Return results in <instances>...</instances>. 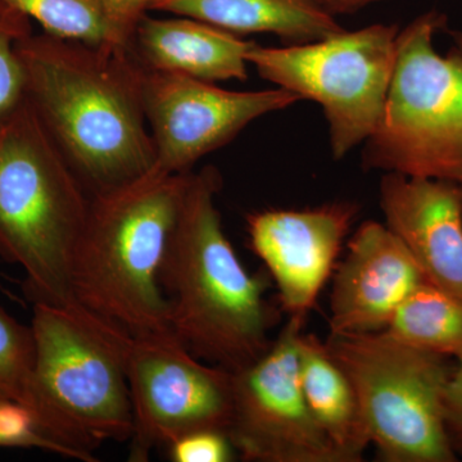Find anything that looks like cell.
I'll use <instances>...</instances> for the list:
<instances>
[{"label": "cell", "instance_id": "cell-13", "mask_svg": "<svg viewBox=\"0 0 462 462\" xmlns=\"http://www.w3.org/2000/svg\"><path fill=\"white\" fill-rule=\"evenodd\" d=\"M334 272L329 337L384 330L404 300L428 282L402 240L373 220L355 231Z\"/></svg>", "mask_w": 462, "mask_h": 462}, {"label": "cell", "instance_id": "cell-14", "mask_svg": "<svg viewBox=\"0 0 462 462\" xmlns=\"http://www.w3.org/2000/svg\"><path fill=\"white\" fill-rule=\"evenodd\" d=\"M385 225L425 279L462 300V205L458 184L388 172L380 181Z\"/></svg>", "mask_w": 462, "mask_h": 462}, {"label": "cell", "instance_id": "cell-8", "mask_svg": "<svg viewBox=\"0 0 462 462\" xmlns=\"http://www.w3.org/2000/svg\"><path fill=\"white\" fill-rule=\"evenodd\" d=\"M398 32L397 25L376 23L287 47L254 44L248 62L264 80L321 106L331 153L342 160L378 126L393 74Z\"/></svg>", "mask_w": 462, "mask_h": 462}, {"label": "cell", "instance_id": "cell-10", "mask_svg": "<svg viewBox=\"0 0 462 462\" xmlns=\"http://www.w3.org/2000/svg\"><path fill=\"white\" fill-rule=\"evenodd\" d=\"M305 320L287 324L260 358L233 373L227 437L245 461L348 462L307 406L298 375Z\"/></svg>", "mask_w": 462, "mask_h": 462}, {"label": "cell", "instance_id": "cell-3", "mask_svg": "<svg viewBox=\"0 0 462 462\" xmlns=\"http://www.w3.org/2000/svg\"><path fill=\"white\" fill-rule=\"evenodd\" d=\"M190 172L154 167L138 180L91 196L72 258V296L132 336L173 333L161 273Z\"/></svg>", "mask_w": 462, "mask_h": 462}, {"label": "cell", "instance_id": "cell-9", "mask_svg": "<svg viewBox=\"0 0 462 462\" xmlns=\"http://www.w3.org/2000/svg\"><path fill=\"white\" fill-rule=\"evenodd\" d=\"M125 356L133 407L130 461H148L157 447L194 431L227 434L233 373L196 357L173 333L130 334Z\"/></svg>", "mask_w": 462, "mask_h": 462}, {"label": "cell", "instance_id": "cell-19", "mask_svg": "<svg viewBox=\"0 0 462 462\" xmlns=\"http://www.w3.org/2000/svg\"><path fill=\"white\" fill-rule=\"evenodd\" d=\"M17 9L57 38L114 45V32L102 0H0ZM121 48V47H118Z\"/></svg>", "mask_w": 462, "mask_h": 462}, {"label": "cell", "instance_id": "cell-5", "mask_svg": "<svg viewBox=\"0 0 462 462\" xmlns=\"http://www.w3.org/2000/svg\"><path fill=\"white\" fill-rule=\"evenodd\" d=\"M91 196L29 105L0 129V258L32 303L72 300L71 264Z\"/></svg>", "mask_w": 462, "mask_h": 462}, {"label": "cell", "instance_id": "cell-27", "mask_svg": "<svg viewBox=\"0 0 462 462\" xmlns=\"http://www.w3.org/2000/svg\"><path fill=\"white\" fill-rule=\"evenodd\" d=\"M455 45L452 47V51H455L456 56L458 57L462 65V32H455L454 35Z\"/></svg>", "mask_w": 462, "mask_h": 462}, {"label": "cell", "instance_id": "cell-17", "mask_svg": "<svg viewBox=\"0 0 462 462\" xmlns=\"http://www.w3.org/2000/svg\"><path fill=\"white\" fill-rule=\"evenodd\" d=\"M298 375L315 420L348 462L363 461L370 442L360 401L351 379L314 334H300Z\"/></svg>", "mask_w": 462, "mask_h": 462}, {"label": "cell", "instance_id": "cell-7", "mask_svg": "<svg viewBox=\"0 0 462 462\" xmlns=\"http://www.w3.org/2000/svg\"><path fill=\"white\" fill-rule=\"evenodd\" d=\"M328 351L357 393L370 442L385 462H455L443 416L454 366L384 331L329 337Z\"/></svg>", "mask_w": 462, "mask_h": 462}, {"label": "cell", "instance_id": "cell-2", "mask_svg": "<svg viewBox=\"0 0 462 462\" xmlns=\"http://www.w3.org/2000/svg\"><path fill=\"white\" fill-rule=\"evenodd\" d=\"M220 188L215 167L190 172L161 282L173 334L196 357L236 373L272 346L276 312L266 281L248 273L225 234Z\"/></svg>", "mask_w": 462, "mask_h": 462}, {"label": "cell", "instance_id": "cell-28", "mask_svg": "<svg viewBox=\"0 0 462 462\" xmlns=\"http://www.w3.org/2000/svg\"><path fill=\"white\" fill-rule=\"evenodd\" d=\"M458 188H460V194H461V205H462V182H461V184H458Z\"/></svg>", "mask_w": 462, "mask_h": 462}, {"label": "cell", "instance_id": "cell-4", "mask_svg": "<svg viewBox=\"0 0 462 462\" xmlns=\"http://www.w3.org/2000/svg\"><path fill=\"white\" fill-rule=\"evenodd\" d=\"M36 396L45 430L72 460L96 462L102 443L133 434L127 383L130 333L94 314L75 298L32 303Z\"/></svg>", "mask_w": 462, "mask_h": 462}, {"label": "cell", "instance_id": "cell-1", "mask_svg": "<svg viewBox=\"0 0 462 462\" xmlns=\"http://www.w3.org/2000/svg\"><path fill=\"white\" fill-rule=\"evenodd\" d=\"M18 51L27 102L90 196L156 167L143 67L129 50L32 32Z\"/></svg>", "mask_w": 462, "mask_h": 462}, {"label": "cell", "instance_id": "cell-24", "mask_svg": "<svg viewBox=\"0 0 462 462\" xmlns=\"http://www.w3.org/2000/svg\"><path fill=\"white\" fill-rule=\"evenodd\" d=\"M118 47L129 50L134 32L157 0H102Z\"/></svg>", "mask_w": 462, "mask_h": 462}, {"label": "cell", "instance_id": "cell-21", "mask_svg": "<svg viewBox=\"0 0 462 462\" xmlns=\"http://www.w3.org/2000/svg\"><path fill=\"white\" fill-rule=\"evenodd\" d=\"M32 21L0 2V129L26 102V76L20 42L32 33Z\"/></svg>", "mask_w": 462, "mask_h": 462}, {"label": "cell", "instance_id": "cell-18", "mask_svg": "<svg viewBox=\"0 0 462 462\" xmlns=\"http://www.w3.org/2000/svg\"><path fill=\"white\" fill-rule=\"evenodd\" d=\"M385 334L413 348L443 357L462 356V300L430 282L398 307Z\"/></svg>", "mask_w": 462, "mask_h": 462}, {"label": "cell", "instance_id": "cell-22", "mask_svg": "<svg viewBox=\"0 0 462 462\" xmlns=\"http://www.w3.org/2000/svg\"><path fill=\"white\" fill-rule=\"evenodd\" d=\"M0 447L36 448L71 458L65 447L44 430L41 421L23 404L0 396Z\"/></svg>", "mask_w": 462, "mask_h": 462}, {"label": "cell", "instance_id": "cell-15", "mask_svg": "<svg viewBox=\"0 0 462 462\" xmlns=\"http://www.w3.org/2000/svg\"><path fill=\"white\" fill-rule=\"evenodd\" d=\"M256 42L194 18L144 16L129 51L143 69L216 83L247 80L248 53Z\"/></svg>", "mask_w": 462, "mask_h": 462}, {"label": "cell", "instance_id": "cell-16", "mask_svg": "<svg viewBox=\"0 0 462 462\" xmlns=\"http://www.w3.org/2000/svg\"><path fill=\"white\" fill-rule=\"evenodd\" d=\"M152 11L194 18L236 35L273 33L288 44L320 41L345 30L336 17L306 0H157Z\"/></svg>", "mask_w": 462, "mask_h": 462}, {"label": "cell", "instance_id": "cell-26", "mask_svg": "<svg viewBox=\"0 0 462 462\" xmlns=\"http://www.w3.org/2000/svg\"><path fill=\"white\" fill-rule=\"evenodd\" d=\"M324 14L336 17L337 14H354L361 9L385 2V0H306Z\"/></svg>", "mask_w": 462, "mask_h": 462}, {"label": "cell", "instance_id": "cell-6", "mask_svg": "<svg viewBox=\"0 0 462 462\" xmlns=\"http://www.w3.org/2000/svg\"><path fill=\"white\" fill-rule=\"evenodd\" d=\"M446 17L428 12L398 32L396 60L375 132L365 142L367 170L462 182V65L434 48Z\"/></svg>", "mask_w": 462, "mask_h": 462}, {"label": "cell", "instance_id": "cell-12", "mask_svg": "<svg viewBox=\"0 0 462 462\" xmlns=\"http://www.w3.org/2000/svg\"><path fill=\"white\" fill-rule=\"evenodd\" d=\"M358 214L352 202L263 209L247 217L249 245L266 266L289 318L305 320L337 267Z\"/></svg>", "mask_w": 462, "mask_h": 462}, {"label": "cell", "instance_id": "cell-23", "mask_svg": "<svg viewBox=\"0 0 462 462\" xmlns=\"http://www.w3.org/2000/svg\"><path fill=\"white\" fill-rule=\"evenodd\" d=\"M236 452L227 434L217 430L194 431L169 446L173 462H230Z\"/></svg>", "mask_w": 462, "mask_h": 462}, {"label": "cell", "instance_id": "cell-11", "mask_svg": "<svg viewBox=\"0 0 462 462\" xmlns=\"http://www.w3.org/2000/svg\"><path fill=\"white\" fill-rule=\"evenodd\" d=\"M142 94L156 169L167 173L190 172L200 158L233 141L252 121L300 100L282 88L231 91L189 76L145 69Z\"/></svg>", "mask_w": 462, "mask_h": 462}, {"label": "cell", "instance_id": "cell-25", "mask_svg": "<svg viewBox=\"0 0 462 462\" xmlns=\"http://www.w3.org/2000/svg\"><path fill=\"white\" fill-rule=\"evenodd\" d=\"M443 416L452 448L456 454L462 455V356L456 358V365L446 385Z\"/></svg>", "mask_w": 462, "mask_h": 462}, {"label": "cell", "instance_id": "cell-20", "mask_svg": "<svg viewBox=\"0 0 462 462\" xmlns=\"http://www.w3.org/2000/svg\"><path fill=\"white\" fill-rule=\"evenodd\" d=\"M33 369L35 342L32 325L21 324L0 307V396L25 406L42 425Z\"/></svg>", "mask_w": 462, "mask_h": 462}]
</instances>
